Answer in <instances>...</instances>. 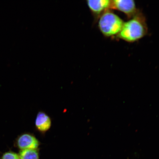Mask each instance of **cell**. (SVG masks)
I'll return each instance as SVG.
<instances>
[{
    "instance_id": "1",
    "label": "cell",
    "mask_w": 159,
    "mask_h": 159,
    "mask_svg": "<svg viewBox=\"0 0 159 159\" xmlns=\"http://www.w3.org/2000/svg\"><path fill=\"white\" fill-rule=\"evenodd\" d=\"M148 33L146 19L144 15L139 11L128 21L125 22L116 37L127 42L133 43L143 38Z\"/></svg>"
},
{
    "instance_id": "2",
    "label": "cell",
    "mask_w": 159,
    "mask_h": 159,
    "mask_svg": "<svg viewBox=\"0 0 159 159\" xmlns=\"http://www.w3.org/2000/svg\"><path fill=\"white\" fill-rule=\"evenodd\" d=\"M99 31L105 37L117 36L122 30L125 22L111 10L102 14L98 20Z\"/></svg>"
},
{
    "instance_id": "3",
    "label": "cell",
    "mask_w": 159,
    "mask_h": 159,
    "mask_svg": "<svg viewBox=\"0 0 159 159\" xmlns=\"http://www.w3.org/2000/svg\"><path fill=\"white\" fill-rule=\"evenodd\" d=\"M86 3L95 20L105 12L112 9V1L110 0H87Z\"/></svg>"
},
{
    "instance_id": "4",
    "label": "cell",
    "mask_w": 159,
    "mask_h": 159,
    "mask_svg": "<svg viewBox=\"0 0 159 159\" xmlns=\"http://www.w3.org/2000/svg\"><path fill=\"white\" fill-rule=\"evenodd\" d=\"M113 9L124 13L130 19L139 11L134 0L112 1V9Z\"/></svg>"
},
{
    "instance_id": "5",
    "label": "cell",
    "mask_w": 159,
    "mask_h": 159,
    "mask_svg": "<svg viewBox=\"0 0 159 159\" xmlns=\"http://www.w3.org/2000/svg\"><path fill=\"white\" fill-rule=\"evenodd\" d=\"M39 142L34 136L29 133H24L17 137L14 145L20 150L33 149L37 150Z\"/></svg>"
},
{
    "instance_id": "6",
    "label": "cell",
    "mask_w": 159,
    "mask_h": 159,
    "mask_svg": "<svg viewBox=\"0 0 159 159\" xmlns=\"http://www.w3.org/2000/svg\"><path fill=\"white\" fill-rule=\"evenodd\" d=\"M35 125L36 128L40 132H47L51 127V118L45 113L40 112L36 118Z\"/></svg>"
},
{
    "instance_id": "7",
    "label": "cell",
    "mask_w": 159,
    "mask_h": 159,
    "mask_svg": "<svg viewBox=\"0 0 159 159\" xmlns=\"http://www.w3.org/2000/svg\"><path fill=\"white\" fill-rule=\"evenodd\" d=\"M19 155L20 159H39V152L37 150H20Z\"/></svg>"
},
{
    "instance_id": "8",
    "label": "cell",
    "mask_w": 159,
    "mask_h": 159,
    "mask_svg": "<svg viewBox=\"0 0 159 159\" xmlns=\"http://www.w3.org/2000/svg\"><path fill=\"white\" fill-rule=\"evenodd\" d=\"M0 159H20L19 154L9 151L3 154Z\"/></svg>"
}]
</instances>
